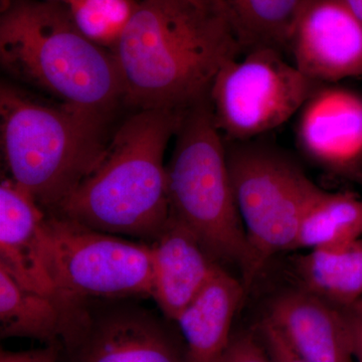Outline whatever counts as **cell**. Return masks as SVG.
<instances>
[{
    "label": "cell",
    "instance_id": "1",
    "mask_svg": "<svg viewBox=\"0 0 362 362\" xmlns=\"http://www.w3.org/2000/svg\"><path fill=\"white\" fill-rule=\"evenodd\" d=\"M111 52L123 104L136 110H187L209 98L223 66L243 54L225 18L190 0H141Z\"/></svg>",
    "mask_w": 362,
    "mask_h": 362
},
{
    "label": "cell",
    "instance_id": "2",
    "mask_svg": "<svg viewBox=\"0 0 362 362\" xmlns=\"http://www.w3.org/2000/svg\"><path fill=\"white\" fill-rule=\"evenodd\" d=\"M0 64L11 77L59 103L106 116L123 103L113 52L88 40L62 2L2 1Z\"/></svg>",
    "mask_w": 362,
    "mask_h": 362
},
{
    "label": "cell",
    "instance_id": "3",
    "mask_svg": "<svg viewBox=\"0 0 362 362\" xmlns=\"http://www.w3.org/2000/svg\"><path fill=\"white\" fill-rule=\"evenodd\" d=\"M185 111L149 109L128 117L101 163L54 214L100 232L156 240L169 218L164 154Z\"/></svg>",
    "mask_w": 362,
    "mask_h": 362
},
{
    "label": "cell",
    "instance_id": "4",
    "mask_svg": "<svg viewBox=\"0 0 362 362\" xmlns=\"http://www.w3.org/2000/svg\"><path fill=\"white\" fill-rule=\"evenodd\" d=\"M109 119L59 102L40 101L4 83L0 142L8 177L45 213H56L106 156Z\"/></svg>",
    "mask_w": 362,
    "mask_h": 362
},
{
    "label": "cell",
    "instance_id": "5",
    "mask_svg": "<svg viewBox=\"0 0 362 362\" xmlns=\"http://www.w3.org/2000/svg\"><path fill=\"white\" fill-rule=\"evenodd\" d=\"M166 175L169 216L194 233L216 261L237 266L249 288L258 276L209 97L183 112Z\"/></svg>",
    "mask_w": 362,
    "mask_h": 362
},
{
    "label": "cell",
    "instance_id": "6",
    "mask_svg": "<svg viewBox=\"0 0 362 362\" xmlns=\"http://www.w3.org/2000/svg\"><path fill=\"white\" fill-rule=\"evenodd\" d=\"M226 144L235 202L259 276L272 258L293 251L305 214L326 190L274 145L255 139Z\"/></svg>",
    "mask_w": 362,
    "mask_h": 362
},
{
    "label": "cell",
    "instance_id": "7",
    "mask_svg": "<svg viewBox=\"0 0 362 362\" xmlns=\"http://www.w3.org/2000/svg\"><path fill=\"white\" fill-rule=\"evenodd\" d=\"M52 280L66 306L86 300L151 298V247L47 214Z\"/></svg>",
    "mask_w": 362,
    "mask_h": 362
},
{
    "label": "cell",
    "instance_id": "8",
    "mask_svg": "<svg viewBox=\"0 0 362 362\" xmlns=\"http://www.w3.org/2000/svg\"><path fill=\"white\" fill-rule=\"evenodd\" d=\"M322 85L288 63L282 52L261 47L223 66L209 101L226 141H247L288 122Z\"/></svg>",
    "mask_w": 362,
    "mask_h": 362
},
{
    "label": "cell",
    "instance_id": "9",
    "mask_svg": "<svg viewBox=\"0 0 362 362\" xmlns=\"http://www.w3.org/2000/svg\"><path fill=\"white\" fill-rule=\"evenodd\" d=\"M133 299L66 305L58 343L62 362H188L183 339Z\"/></svg>",
    "mask_w": 362,
    "mask_h": 362
},
{
    "label": "cell",
    "instance_id": "10",
    "mask_svg": "<svg viewBox=\"0 0 362 362\" xmlns=\"http://www.w3.org/2000/svg\"><path fill=\"white\" fill-rule=\"evenodd\" d=\"M287 52L298 70L319 84L362 77V23L342 0H308Z\"/></svg>",
    "mask_w": 362,
    "mask_h": 362
},
{
    "label": "cell",
    "instance_id": "11",
    "mask_svg": "<svg viewBox=\"0 0 362 362\" xmlns=\"http://www.w3.org/2000/svg\"><path fill=\"white\" fill-rule=\"evenodd\" d=\"M298 146L319 166L340 175L362 162V97L334 84L320 86L304 104L296 125Z\"/></svg>",
    "mask_w": 362,
    "mask_h": 362
},
{
    "label": "cell",
    "instance_id": "12",
    "mask_svg": "<svg viewBox=\"0 0 362 362\" xmlns=\"http://www.w3.org/2000/svg\"><path fill=\"white\" fill-rule=\"evenodd\" d=\"M266 318L305 361L356 362V337L345 309L299 288L274 298Z\"/></svg>",
    "mask_w": 362,
    "mask_h": 362
},
{
    "label": "cell",
    "instance_id": "13",
    "mask_svg": "<svg viewBox=\"0 0 362 362\" xmlns=\"http://www.w3.org/2000/svg\"><path fill=\"white\" fill-rule=\"evenodd\" d=\"M47 213L9 177L0 183V267L21 284L59 300L52 280ZM62 303V302H61Z\"/></svg>",
    "mask_w": 362,
    "mask_h": 362
},
{
    "label": "cell",
    "instance_id": "14",
    "mask_svg": "<svg viewBox=\"0 0 362 362\" xmlns=\"http://www.w3.org/2000/svg\"><path fill=\"white\" fill-rule=\"evenodd\" d=\"M149 245L154 269L151 298L162 315L175 322L221 265L194 233L170 216Z\"/></svg>",
    "mask_w": 362,
    "mask_h": 362
},
{
    "label": "cell",
    "instance_id": "15",
    "mask_svg": "<svg viewBox=\"0 0 362 362\" xmlns=\"http://www.w3.org/2000/svg\"><path fill=\"white\" fill-rule=\"evenodd\" d=\"M242 281L221 267L175 323L188 362H216L232 340L235 313L246 293Z\"/></svg>",
    "mask_w": 362,
    "mask_h": 362
},
{
    "label": "cell",
    "instance_id": "16",
    "mask_svg": "<svg viewBox=\"0 0 362 362\" xmlns=\"http://www.w3.org/2000/svg\"><path fill=\"white\" fill-rule=\"evenodd\" d=\"M308 0H204L221 14L243 54L261 47L287 52L293 26Z\"/></svg>",
    "mask_w": 362,
    "mask_h": 362
},
{
    "label": "cell",
    "instance_id": "17",
    "mask_svg": "<svg viewBox=\"0 0 362 362\" xmlns=\"http://www.w3.org/2000/svg\"><path fill=\"white\" fill-rule=\"evenodd\" d=\"M300 289L340 309L362 300V238L343 246L309 250L295 263Z\"/></svg>",
    "mask_w": 362,
    "mask_h": 362
},
{
    "label": "cell",
    "instance_id": "18",
    "mask_svg": "<svg viewBox=\"0 0 362 362\" xmlns=\"http://www.w3.org/2000/svg\"><path fill=\"white\" fill-rule=\"evenodd\" d=\"M66 321V306L56 298L21 284L0 267V337L30 338L58 344Z\"/></svg>",
    "mask_w": 362,
    "mask_h": 362
},
{
    "label": "cell",
    "instance_id": "19",
    "mask_svg": "<svg viewBox=\"0 0 362 362\" xmlns=\"http://www.w3.org/2000/svg\"><path fill=\"white\" fill-rule=\"evenodd\" d=\"M361 237L362 197L326 190L305 214L293 251L343 246Z\"/></svg>",
    "mask_w": 362,
    "mask_h": 362
},
{
    "label": "cell",
    "instance_id": "20",
    "mask_svg": "<svg viewBox=\"0 0 362 362\" xmlns=\"http://www.w3.org/2000/svg\"><path fill=\"white\" fill-rule=\"evenodd\" d=\"M74 25L90 40L112 51L118 44L139 2L135 0H66Z\"/></svg>",
    "mask_w": 362,
    "mask_h": 362
},
{
    "label": "cell",
    "instance_id": "21",
    "mask_svg": "<svg viewBox=\"0 0 362 362\" xmlns=\"http://www.w3.org/2000/svg\"><path fill=\"white\" fill-rule=\"evenodd\" d=\"M216 362H272L261 341L250 333L232 337Z\"/></svg>",
    "mask_w": 362,
    "mask_h": 362
},
{
    "label": "cell",
    "instance_id": "22",
    "mask_svg": "<svg viewBox=\"0 0 362 362\" xmlns=\"http://www.w3.org/2000/svg\"><path fill=\"white\" fill-rule=\"evenodd\" d=\"M259 332L262 344L265 347L272 362H309L298 356L266 317L259 324Z\"/></svg>",
    "mask_w": 362,
    "mask_h": 362
},
{
    "label": "cell",
    "instance_id": "23",
    "mask_svg": "<svg viewBox=\"0 0 362 362\" xmlns=\"http://www.w3.org/2000/svg\"><path fill=\"white\" fill-rule=\"evenodd\" d=\"M0 362H62L58 344L47 345L42 349L26 351L0 352Z\"/></svg>",
    "mask_w": 362,
    "mask_h": 362
},
{
    "label": "cell",
    "instance_id": "24",
    "mask_svg": "<svg viewBox=\"0 0 362 362\" xmlns=\"http://www.w3.org/2000/svg\"><path fill=\"white\" fill-rule=\"evenodd\" d=\"M356 337V362H362V300L346 309Z\"/></svg>",
    "mask_w": 362,
    "mask_h": 362
},
{
    "label": "cell",
    "instance_id": "25",
    "mask_svg": "<svg viewBox=\"0 0 362 362\" xmlns=\"http://www.w3.org/2000/svg\"><path fill=\"white\" fill-rule=\"evenodd\" d=\"M342 1L362 23V0H342Z\"/></svg>",
    "mask_w": 362,
    "mask_h": 362
},
{
    "label": "cell",
    "instance_id": "26",
    "mask_svg": "<svg viewBox=\"0 0 362 362\" xmlns=\"http://www.w3.org/2000/svg\"><path fill=\"white\" fill-rule=\"evenodd\" d=\"M190 1L194 2V4H201V6H206L204 0H190Z\"/></svg>",
    "mask_w": 362,
    "mask_h": 362
},
{
    "label": "cell",
    "instance_id": "27",
    "mask_svg": "<svg viewBox=\"0 0 362 362\" xmlns=\"http://www.w3.org/2000/svg\"><path fill=\"white\" fill-rule=\"evenodd\" d=\"M54 1H59V2H62V4H63V2L66 1V0H54Z\"/></svg>",
    "mask_w": 362,
    "mask_h": 362
}]
</instances>
